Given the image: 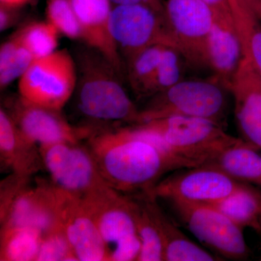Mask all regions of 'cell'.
<instances>
[{
    "instance_id": "d4e9b609",
    "label": "cell",
    "mask_w": 261,
    "mask_h": 261,
    "mask_svg": "<svg viewBox=\"0 0 261 261\" xmlns=\"http://www.w3.org/2000/svg\"><path fill=\"white\" fill-rule=\"evenodd\" d=\"M13 35L27 48L34 59L58 50L61 34L47 20H34L22 25Z\"/></svg>"
},
{
    "instance_id": "cb8c5ba5",
    "label": "cell",
    "mask_w": 261,
    "mask_h": 261,
    "mask_svg": "<svg viewBox=\"0 0 261 261\" xmlns=\"http://www.w3.org/2000/svg\"><path fill=\"white\" fill-rule=\"evenodd\" d=\"M166 47L163 44L151 46L126 62L128 82L139 97H149L151 85Z\"/></svg>"
},
{
    "instance_id": "4dcf8cb0",
    "label": "cell",
    "mask_w": 261,
    "mask_h": 261,
    "mask_svg": "<svg viewBox=\"0 0 261 261\" xmlns=\"http://www.w3.org/2000/svg\"><path fill=\"white\" fill-rule=\"evenodd\" d=\"M214 10L216 22L235 29L232 12V0H202Z\"/></svg>"
},
{
    "instance_id": "f1b7e54d",
    "label": "cell",
    "mask_w": 261,
    "mask_h": 261,
    "mask_svg": "<svg viewBox=\"0 0 261 261\" xmlns=\"http://www.w3.org/2000/svg\"><path fill=\"white\" fill-rule=\"evenodd\" d=\"M46 20L61 35L84 43L83 29L68 0H47Z\"/></svg>"
},
{
    "instance_id": "603a6c76",
    "label": "cell",
    "mask_w": 261,
    "mask_h": 261,
    "mask_svg": "<svg viewBox=\"0 0 261 261\" xmlns=\"http://www.w3.org/2000/svg\"><path fill=\"white\" fill-rule=\"evenodd\" d=\"M136 200V222L141 241L138 261L164 260V250L159 226L149 207L148 196Z\"/></svg>"
},
{
    "instance_id": "ffe728a7",
    "label": "cell",
    "mask_w": 261,
    "mask_h": 261,
    "mask_svg": "<svg viewBox=\"0 0 261 261\" xmlns=\"http://www.w3.org/2000/svg\"><path fill=\"white\" fill-rule=\"evenodd\" d=\"M258 149L240 139L205 164L219 168L238 181L261 187V154Z\"/></svg>"
},
{
    "instance_id": "484cf974",
    "label": "cell",
    "mask_w": 261,
    "mask_h": 261,
    "mask_svg": "<svg viewBox=\"0 0 261 261\" xmlns=\"http://www.w3.org/2000/svg\"><path fill=\"white\" fill-rule=\"evenodd\" d=\"M34 58L14 35L0 47V88L3 90L19 80L29 69Z\"/></svg>"
},
{
    "instance_id": "7402d4cb",
    "label": "cell",
    "mask_w": 261,
    "mask_h": 261,
    "mask_svg": "<svg viewBox=\"0 0 261 261\" xmlns=\"http://www.w3.org/2000/svg\"><path fill=\"white\" fill-rule=\"evenodd\" d=\"M43 233L25 226L2 227L0 260L37 261Z\"/></svg>"
},
{
    "instance_id": "7c38bea8",
    "label": "cell",
    "mask_w": 261,
    "mask_h": 261,
    "mask_svg": "<svg viewBox=\"0 0 261 261\" xmlns=\"http://www.w3.org/2000/svg\"><path fill=\"white\" fill-rule=\"evenodd\" d=\"M24 135L38 146L58 142L80 143L87 140L94 129L70 124L61 111L41 107L23 100L20 96L8 99L7 108Z\"/></svg>"
},
{
    "instance_id": "6da1fadb",
    "label": "cell",
    "mask_w": 261,
    "mask_h": 261,
    "mask_svg": "<svg viewBox=\"0 0 261 261\" xmlns=\"http://www.w3.org/2000/svg\"><path fill=\"white\" fill-rule=\"evenodd\" d=\"M95 130L87 140L103 178L114 190L148 193L169 171L194 167L137 125Z\"/></svg>"
},
{
    "instance_id": "52a82bcc",
    "label": "cell",
    "mask_w": 261,
    "mask_h": 261,
    "mask_svg": "<svg viewBox=\"0 0 261 261\" xmlns=\"http://www.w3.org/2000/svg\"><path fill=\"white\" fill-rule=\"evenodd\" d=\"M39 149L43 166L58 188L82 198L111 188L87 145L58 142Z\"/></svg>"
},
{
    "instance_id": "e575fe53",
    "label": "cell",
    "mask_w": 261,
    "mask_h": 261,
    "mask_svg": "<svg viewBox=\"0 0 261 261\" xmlns=\"http://www.w3.org/2000/svg\"><path fill=\"white\" fill-rule=\"evenodd\" d=\"M30 1L31 0H0V6L20 9Z\"/></svg>"
},
{
    "instance_id": "9c48e42d",
    "label": "cell",
    "mask_w": 261,
    "mask_h": 261,
    "mask_svg": "<svg viewBox=\"0 0 261 261\" xmlns=\"http://www.w3.org/2000/svg\"><path fill=\"white\" fill-rule=\"evenodd\" d=\"M178 219L202 245L221 260L250 257L244 228L211 205L169 202Z\"/></svg>"
},
{
    "instance_id": "7a4b0ae2",
    "label": "cell",
    "mask_w": 261,
    "mask_h": 261,
    "mask_svg": "<svg viewBox=\"0 0 261 261\" xmlns=\"http://www.w3.org/2000/svg\"><path fill=\"white\" fill-rule=\"evenodd\" d=\"M74 59V94L81 112L97 121L136 124L140 110L122 85L121 72L100 51L86 44L77 49Z\"/></svg>"
},
{
    "instance_id": "f546056e",
    "label": "cell",
    "mask_w": 261,
    "mask_h": 261,
    "mask_svg": "<svg viewBox=\"0 0 261 261\" xmlns=\"http://www.w3.org/2000/svg\"><path fill=\"white\" fill-rule=\"evenodd\" d=\"M37 261H79L58 222L43 234Z\"/></svg>"
},
{
    "instance_id": "8992f818",
    "label": "cell",
    "mask_w": 261,
    "mask_h": 261,
    "mask_svg": "<svg viewBox=\"0 0 261 261\" xmlns=\"http://www.w3.org/2000/svg\"><path fill=\"white\" fill-rule=\"evenodd\" d=\"M77 68L68 49L37 58L18 80V95L36 106L61 111L75 93Z\"/></svg>"
},
{
    "instance_id": "ba28073f",
    "label": "cell",
    "mask_w": 261,
    "mask_h": 261,
    "mask_svg": "<svg viewBox=\"0 0 261 261\" xmlns=\"http://www.w3.org/2000/svg\"><path fill=\"white\" fill-rule=\"evenodd\" d=\"M110 32L122 60L156 44L176 47L163 12L143 4L113 5Z\"/></svg>"
},
{
    "instance_id": "5bb4252c",
    "label": "cell",
    "mask_w": 261,
    "mask_h": 261,
    "mask_svg": "<svg viewBox=\"0 0 261 261\" xmlns=\"http://www.w3.org/2000/svg\"><path fill=\"white\" fill-rule=\"evenodd\" d=\"M228 90L243 140L261 149V76L248 56L244 55Z\"/></svg>"
},
{
    "instance_id": "836d02e7",
    "label": "cell",
    "mask_w": 261,
    "mask_h": 261,
    "mask_svg": "<svg viewBox=\"0 0 261 261\" xmlns=\"http://www.w3.org/2000/svg\"><path fill=\"white\" fill-rule=\"evenodd\" d=\"M244 9L261 20V0H235Z\"/></svg>"
},
{
    "instance_id": "e0dca14e",
    "label": "cell",
    "mask_w": 261,
    "mask_h": 261,
    "mask_svg": "<svg viewBox=\"0 0 261 261\" xmlns=\"http://www.w3.org/2000/svg\"><path fill=\"white\" fill-rule=\"evenodd\" d=\"M0 157L13 173L23 177L44 167L39 146L24 135L4 107L0 108Z\"/></svg>"
},
{
    "instance_id": "9a60e30c",
    "label": "cell",
    "mask_w": 261,
    "mask_h": 261,
    "mask_svg": "<svg viewBox=\"0 0 261 261\" xmlns=\"http://www.w3.org/2000/svg\"><path fill=\"white\" fill-rule=\"evenodd\" d=\"M1 219V228L25 226L36 228L43 234L57 223L56 187L42 183L23 187L15 197Z\"/></svg>"
},
{
    "instance_id": "277c9868",
    "label": "cell",
    "mask_w": 261,
    "mask_h": 261,
    "mask_svg": "<svg viewBox=\"0 0 261 261\" xmlns=\"http://www.w3.org/2000/svg\"><path fill=\"white\" fill-rule=\"evenodd\" d=\"M229 90L214 77L209 80H181L152 97L140 110L137 123L169 116L205 118L224 125Z\"/></svg>"
},
{
    "instance_id": "d6986e66",
    "label": "cell",
    "mask_w": 261,
    "mask_h": 261,
    "mask_svg": "<svg viewBox=\"0 0 261 261\" xmlns=\"http://www.w3.org/2000/svg\"><path fill=\"white\" fill-rule=\"evenodd\" d=\"M148 196L149 207L159 226L162 238L164 260L214 261L222 260L187 238L176 224H173L161 210L157 199Z\"/></svg>"
},
{
    "instance_id": "44dd1931",
    "label": "cell",
    "mask_w": 261,
    "mask_h": 261,
    "mask_svg": "<svg viewBox=\"0 0 261 261\" xmlns=\"http://www.w3.org/2000/svg\"><path fill=\"white\" fill-rule=\"evenodd\" d=\"M240 227L250 228L261 234V190L244 183L238 191L211 205Z\"/></svg>"
},
{
    "instance_id": "4316f807",
    "label": "cell",
    "mask_w": 261,
    "mask_h": 261,
    "mask_svg": "<svg viewBox=\"0 0 261 261\" xmlns=\"http://www.w3.org/2000/svg\"><path fill=\"white\" fill-rule=\"evenodd\" d=\"M235 29L243 45V53L251 59L261 76V27L255 17L233 1Z\"/></svg>"
},
{
    "instance_id": "5b68a950",
    "label": "cell",
    "mask_w": 261,
    "mask_h": 261,
    "mask_svg": "<svg viewBox=\"0 0 261 261\" xmlns=\"http://www.w3.org/2000/svg\"><path fill=\"white\" fill-rule=\"evenodd\" d=\"M83 199L106 245L108 261L137 260L141 241L136 222V200L113 188Z\"/></svg>"
},
{
    "instance_id": "4fadbf2b",
    "label": "cell",
    "mask_w": 261,
    "mask_h": 261,
    "mask_svg": "<svg viewBox=\"0 0 261 261\" xmlns=\"http://www.w3.org/2000/svg\"><path fill=\"white\" fill-rule=\"evenodd\" d=\"M55 187L57 222L64 231L78 260L108 261L107 249L85 201Z\"/></svg>"
},
{
    "instance_id": "d590c367",
    "label": "cell",
    "mask_w": 261,
    "mask_h": 261,
    "mask_svg": "<svg viewBox=\"0 0 261 261\" xmlns=\"http://www.w3.org/2000/svg\"><path fill=\"white\" fill-rule=\"evenodd\" d=\"M260 260H261V247H260Z\"/></svg>"
},
{
    "instance_id": "30bf717a",
    "label": "cell",
    "mask_w": 261,
    "mask_h": 261,
    "mask_svg": "<svg viewBox=\"0 0 261 261\" xmlns=\"http://www.w3.org/2000/svg\"><path fill=\"white\" fill-rule=\"evenodd\" d=\"M238 181L209 164L183 168L158 182L147 195L168 202L211 205L238 191Z\"/></svg>"
},
{
    "instance_id": "8fae6325",
    "label": "cell",
    "mask_w": 261,
    "mask_h": 261,
    "mask_svg": "<svg viewBox=\"0 0 261 261\" xmlns=\"http://www.w3.org/2000/svg\"><path fill=\"white\" fill-rule=\"evenodd\" d=\"M164 14L176 49L187 65L208 68L209 37L214 10L202 0H165Z\"/></svg>"
},
{
    "instance_id": "1f68e13d",
    "label": "cell",
    "mask_w": 261,
    "mask_h": 261,
    "mask_svg": "<svg viewBox=\"0 0 261 261\" xmlns=\"http://www.w3.org/2000/svg\"><path fill=\"white\" fill-rule=\"evenodd\" d=\"M19 10L0 6V32H5L18 23L20 20Z\"/></svg>"
},
{
    "instance_id": "83f0119b",
    "label": "cell",
    "mask_w": 261,
    "mask_h": 261,
    "mask_svg": "<svg viewBox=\"0 0 261 261\" xmlns=\"http://www.w3.org/2000/svg\"><path fill=\"white\" fill-rule=\"evenodd\" d=\"M186 60L176 48L166 46L149 90V97L162 92L184 80Z\"/></svg>"
},
{
    "instance_id": "d6a6232c",
    "label": "cell",
    "mask_w": 261,
    "mask_h": 261,
    "mask_svg": "<svg viewBox=\"0 0 261 261\" xmlns=\"http://www.w3.org/2000/svg\"><path fill=\"white\" fill-rule=\"evenodd\" d=\"M113 5L143 4L164 13L165 0H111Z\"/></svg>"
},
{
    "instance_id": "3957f363",
    "label": "cell",
    "mask_w": 261,
    "mask_h": 261,
    "mask_svg": "<svg viewBox=\"0 0 261 261\" xmlns=\"http://www.w3.org/2000/svg\"><path fill=\"white\" fill-rule=\"evenodd\" d=\"M135 125L156 136L194 167L210 162L240 140L228 135L222 125L195 117L169 116Z\"/></svg>"
},
{
    "instance_id": "ac0fdd59",
    "label": "cell",
    "mask_w": 261,
    "mask_h": 261,
    "mask_svg": "<svg viewBox=\"0 0 261 261\" xmlns=\"http://www.w3.org/2000/svg\"><path fill=\"white\" fill-rule=\"evenodd\" d=\"M244 56L243 45L236 29L216 21L207 47L208 68L220 83L228 89Z\"/></svg>"
},
{
    "instance_id": "2e32d148",
    "label": "cell",
    "mask_w": 261,
    "mask_h": 261,
    "mask_svg": "<svg viewBox=\"0 0 261 261\" xmlns=\"http://www.w3.org/2000/svg\"><path fill=\"white\" fill-rule=\"evenodd\" d=\"M68 2L83 29V44L100 51L121 72L123 61L110 32V18L113 7L111 0Z\"/></svg>"
}]
</instances>
